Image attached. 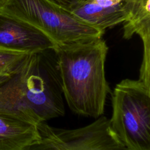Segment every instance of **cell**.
<instances>
[{
	"label": "cell",
	"mask_w": 150,
	"mask_h": 150,
	"mask_svg": "<svg viewBox=\"0 0 150 150\" xmlns=\"http://www.w3.org/2000/svg\"><path fill=\"white\" fill-rule=\"evenodd\" d=\"M8 0H0V9H1Z\"/></svg>",
	"instance_id": "12"
},
{
	"label": "cell",
	"mask_w": 150,
	"mask_h": 150,
	"mask_svg": "<svg viewBox=\"0 0 150 150\" xmlns=\"http://www.w3.org/2000/svg\"><path fill=\"white\" fill-rule=\"evenodd\" d=\"M110 126L127 150H150V86L125 79L111 94Z\"/></svg>",
	"instance_id": "3"
},
{
	"label": "cell",
	"mask_w": 150,
	"mask_h": 150,
	"mask_svg": "<svg viewBox=\"0 0 150 150\" xmlns=\"http://www.w3.org/2000/svg\"><path fill=\"white\" fill-rule=\"evenodd\" d=\"M39 138L36 125L0 114V150H24Z\"/></svg>",
	"instance_id": "8"
},
{
	"label": "cell",
	"mask_w": 150,
	"mask_h": 150,
	"mask_svg": "<svg viewBox=\"0 0 150 150\" xmlns=\"http://www.w3.org/2000/svg\"><path fill=\"white\" fill-rule=\"evenodd\" d=\"M69 11L80 20L104 32L107 28L122 23L125 18L122 2L114 6L103 8L91 0H86Z\"/></svg>",
	"instance_id": "9"
},
{
	"label": "cell",
	"mask_w": 150,
	"mask_h": 150,
	"mask_svg": "<svg viewBox=\"0 0 150 150\" xmlns=\"http://www.w3.org/2000/svg\"><path fill=\"white\" fill-rule=\"evenodd\" d=\"M46 51L29 53L0 81V114L37 125L65 114L56 61Z\"/></svg>",
	"instance_id": "1"
},
{
	"label": "cell",
	"mask_w": 150,
	"mask_h": 150,
	"mask_svg": "<svg viewBox=\"0 0 150 150\" xmlns=\"http://www.w3.org/2000/svg\"><path fill=\"white\" fill-rule=\"evenodd\" d=\"M55 47V44L40 30L0 11V48L33 53Z\"/></svg>",
	"instance_id": "6"
},
{
	"label": "cell",
	"mask_w": 150,
	"mask_h": 150,
	"mask_svg": "<svg viewBox=\"0 0 150 150\" xmlns=\"http://www.w3.org/2000/svg\"><path fill=\"white\" fill-rule=\"evenodd\" d=\"M108 50L101 38L57 46L53 50L63 96L73 113L95 119L103 115L110 91L105 74Z\"/></svg>",
	"instance_id": "2"
},
{
	"label": "cell",
	"mask_w": 150,
	"mask_h": 150,
	"mask_svg": "<svg viewBox=\"0 0 150 150\" xmlns=\"http://www.w3.org/2000/svg\"><path fill=\"white\" fill-rule=\"evenodd\" d=\"M0 11L40 30L56 47L100 38L104 33L50 0H8Z\"/></svg>",
	"instance_id": "4"
},
{
	"label": "cell",
	"mask_w": 150,
	"mask_h": 150,
	"mask_svg": "<svg viewBox=\"0 0 150 150\" xmlns=\"http://www.w3.org/2000/svg\"><path fill=\"white\" fill-rule=\"evenodd\" d=\"M29 54L0 48V80L12 75Z\"/></svg>",
	"instance_id": "10"
},
{
	"label": "cell",
	"mask_w": 150,
	"mask_h": 150,
	"mask_svg": "<svg viewBox=\"0 0 150 150\" xmlns=\"http://www.w3.org/2000/svg\"><path fill=\"white\" fill-rule=\"evenodd\" d=\"M63 8L70 11L79 4L86 0H50Z\"/></svg>",
	"instance_id": "11"
},
{
	"label": "cell",
	"mask_w": 150,
	"mask_h": 150,
	"mask_svg": "<svg viewBox=\"0 0 150 150\" xmlns=\"http://www.w3.org/2000/svg\"><path fill=\"white\" fill-rule=\"evenodd\" d=\"M125 18L122 22L125 39L138 35L142 41L143 57L141 69H150V0H124Z\"/></svg>",
	"instance_id": "7"
},
{
	"label": "cell",
	"mask_w": 150,
	"mask_h": 150,
	"mask_svg": "<svg viewBox=\"0 0 150 150\" xmlns=\"http://www.w3.org/2000/svg\"><path fill=\"white\" fill-rule=\"evenodd\" d=\"M39 138L24 150H127L104 115L82 127L57 128L46 122L36 125Z\"/></svg>",
	"instance_id": "5"
},
{
	"label": "cell",
	"mask_w": 150,
	"mask_h": 150,
	"mask_svg": "<svg viewBox=\"0 0 150 150\" xmlns=\"http://www.w3.org/2000/svg\"><path fill=\"white\" fill-rule=\"evenodd\" d=\"M3 80H4V79H3ZM1 80H0V81H1Z\"/></svg>",
	"instance_id": "13"
}]
</instances>
